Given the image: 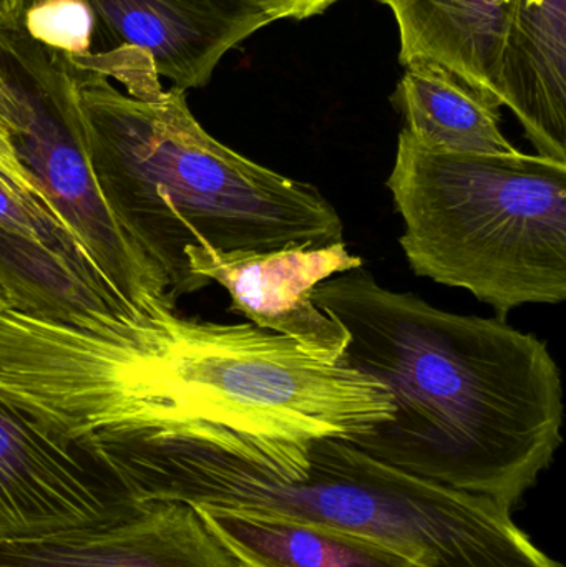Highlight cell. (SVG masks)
I'll use <instances>...</instances> for the list:
<instances>
[{"instance_id": "6da1fadb", "label": "cell", "mask_w": 566, "mask_h": 567, "mask_svg": "<svg viewBox=\"0 0 566 567\" xmlns=\"http://www.w3.org/2000/svg\"><path fill=\"white\" fill-rule=\"evenodd\" d=\"M312 299L348 332L339 362L378 380L394 405L349 443L514 509L562 443L564 386L547 343L498 317L385 289L364 268L319 284Z\"/></svg>"}, {"instance_id": "7a4b0ae2", "label": "cell", "mask_w": 566, "mask_h": 567, "mask_svg": "<svg viewBox=\"0 0 566 567\" xmlns=\"http://www.w3.org/2000/svg\"><path fill=\"white\" fill-rule=\"evenodd\" d=\"M86 439L142 503L278 513L392 543L429 567H564L518 528L512 509L402 472L344 440H312L305 472L288 478L206 423Z\"/></svg>"}, {"instance_id": "3957f363", "label": "cell", "mask_w": 566, "mask_h": 567, "mask_svg": "<svg viewBox=\"0 0 566 567\" xmlns=\"http://www.w3.org/2000/svg\"><path fill=\"white\" fill-rule=\"evenodd\" d=\"M96 185L133 245L168 281L173 300L203 289L185 249L266 252L344 243V225L316 186L279 175L213 138L183 90L130 95L75 72Z\"/></svg>"}, {"instance_id": "277c9868", "label": "cell", "mask_w": 566, "mask_h": 567, "mask_svg": "<svg viewBox=\"0 0 566 567\" xmlns=\"http://www.w3.org/2000/svg\"><path fill=\"white\" fill-rule=\"evenodd\" d=\"M385 186L415 275L469 290L504 320L566 299V163L432 152L401 132Z\"/></svg>"}, {"instance_id": "5b68a950", "label": "cell", "mask_w": 566, "mask_h": 567, "mask_svg": "<svg viewBox=\"0 0 566 567\" xmlns=\"http://www.w3.org/2000/svg\"><path fill=\"white\" fill-rule=\"evenodd\" d=\"M0 75L22 109L13 150L42 188L53 218L126 309L136 312L166 296L165 276L125 235L96 185L69 63L22 29H0Z\"/></svg>"}, {"instance_id": "8992f818", "label": "cell", "mask_w": 566, "mask_h": 567, "mask_svg": "<svg viewBox=\"0 0 566 567\" xmlns=\"http://www.w3.org/2000/svg\"><path fill=\"white\" fill-rule=\"evenodd\" d=\"M140 502L89 440H66L0 400V538L113 525Z\"/></svg>"}, {"instance_id": "52a82bcc", "label": "cell", "mask_w": 566, "mask_h": 567, "mask_svg": "<svg viewBox=\"0 0 566 567\" xmlns=\"http://www.w3.org/2000/svg\"><path fill=\"white\" fill-rule=\"evenodd\" d=\"M189 271L203 284L228 290L231 310L253 326L296 340L322 362L341 360L349 336L341 323L322 312L312 299L319 284L362 268L346 243L328 248H291L276 251H216L205 246L185 249Z\"/></svg>"}, {"instance_id": "ba28073f", "label": "cell", "mask_w": 566, "mask_h": 567, "mask_svg": "<svg viewBox=\"0 0 566 567\" xmlns=\"http://www.w3.org/2000/svg\"><path fill=\"white\" fill-rule=\"evenodd\" d=\"M99 37L152 60L159 79L188 92L212 82L223 56L275 22L259 0H85Z\"/></svg>"}, {"instance_id": "9c48e42d", "label": "cell", "mask_w": 566, "mask_h": 567, "mask_svg": "<svg viewBox=\"0 0 566 567\" xmlns=\"http://www.w3.org/2000/svg\"><path fill=\"white\" fill-rule=\"evenodd\" d=\"M0 567H243L182 503L150 502L113 525L0 538Z\"/></svg>"}, {"instance_id": "30bf717a", "label": "cell", "mask_w": 566, "mask_h": 567, "mask_svg": "<svg viewBox=\"0 0 566 567\" xmlns=\"http://www.w3.org/2000/svg\"><path fill=\"white\" fill-rule=\"evenodd\" d=\"M394 12L402 65L424 60L501 106V73L518 0H381Z\"/></svg>"}, {"instance_id": "8fae6325", "label": "cell", "mask_w": 566, "mask_h": 567, "mask_svg": "<svg viewBox=\"0 0 566 567\" xmlns=\"http://www.w3.org/2000/svg\"><path fill=\"white\" fill-rule=\"evenodd\" d=\"M243 567H429L392 543L278 513L193 506Z\"/></svg>"}, {"instance_id": "7c38bea8", "label": "cell", "mask_w": 566, "mask_h": 567, "mask_svg": "<svg viewBox=\"0 0 566 567\" xmlns=\"http://www.w3.org/2000/svg\"><path fill=\"white\" fill-rule=\"evenodd\" d=\"M501 102L537 155L566 163V0H518L501 73Z\"/></svg>"}, {"instance_id": "4fadbf2b", "label": "cell", "mask_w": 566, "mask_h": 567, "mask_svg": "<svg viewBox=\"0 0 566 567\" xmlns=\"http://www.w3.org/2000/svg\"><path fill=\"white\" fill-rule=\"evenodd\" d=\"M404 130L432 152L514 155L501 130V106L432 62H411L392 95Z\"/></svg>"}, {"instance_id": "5bb4252c", "label": "cell", "mask_w": 566, "mask_h": 567, "mask_svg": "<svg viewBox=\"0 0 566 567\" xmlns=\"http://www.w3.org/2000/svg\"><path fill=\"white\" fill-rule=\"evenodd\" d=\"M0 233L43 249L53 258L72 266L86 278L105 287L116 299L115 293L110 290L102 276L93 268L79 243L40 203L23 195L2 175H0Z\"/></svg>"}, {"instance_id": "9a60e30c", "label": "cell", "mask_w": 566, "mask_h": 567, "mask_svg": "<svg viewBox=\"0 0 566 567\" xmlns=\"http://www.w3.org/2000/svg\"><path fill=\"white\" fill-rule=\"evenodd\" d=\"M20 29L69 63L92 55L99 37L95 13L85 0H35L23 12Z\"/></svg>"}, {"instance_id": "2e32d148", "label": "cell", "mask_w": 566, "mask_h": 567, "mask_svg": "<svg viewBox=\"0 0 566 567\" xmlns=\"http://www.w3.org/2000/svg\"><path fill=\"white\" fill-rule=\"evenodd\" d=\"M0 175L9 179L23 195L40 203L50 213L49 202H47V196L43 195L42 188L37 185L35 179L23 168L22 163L17 158L12 142L3 133H0Z\"/></svg>"}, {"instance_id": "e0dca14e", "label": "cell", "mask_w": 566, "mask_h": 567, "mask_svg": "<svg viewBox=\"0 0 566 567\" xmlns=\"http://www.w3.org/2000/svg\"><path fill=\"white\" fill-rule=\"evenodd\" d=\"M279 19H308L328 10L339 0H259Z\"/></svg>"}, {"instance_id": "ac0fdd59", "label": "cell", "mask_w": 566, "mask_h": 567, "mask_svg": "<svg viewBox=\"0 0 566 567\" xmlns=\"http://www.w3.org/2000/svg\"><path fill=\"white\" fill-rule=\"evenodd\" d=\"M22 128V109L13 93L0 75V133L12 142L13 136Z\"/></svg>"}, {"instance_id": "d6986e66", "label": "cell", "mask_w": 566, "mask_h": 567, "mask_svg": "<svg viewBox=\"0 0 566 567\" xmlns=\"http://www.w3.org/2000/svg\"><path fill=\"white\" fill-rule=\"evenodd\" d=\"M35 0H0V29H20L23 12Z\"/></svg>"}, {"instance_id": "ffe728a7", "label": "cell", "mask_w": 566, "mask_h": 567, "mask_svg": "<svg viewBox=\"0 0 566 567\" xmlns=\"http://www.w3.org/2000/svg\"><path fill=\"white\" fill-rule=\"evenodd\" d=\"M12 296H10V290L9 287H7L6 278H3L2 271H0V313L12 309Z\"/></svg>"}]
</instances>
